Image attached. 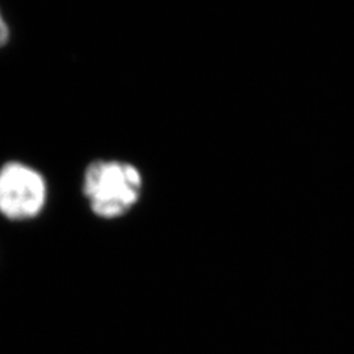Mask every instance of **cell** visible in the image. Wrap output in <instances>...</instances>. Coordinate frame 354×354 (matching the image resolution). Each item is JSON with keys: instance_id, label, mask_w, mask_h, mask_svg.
I'll use <instances>...</instances> for the list:
<instances>
[{"instance_id": "1", "label": "cell", "mask_w": 354, "mask_h": 354, "mask_svg": "<svg viewBox=\"0 0 354 354\" xmlns=\"http://www.w3.org/2000/svg\"><path fill=\"white\" fill-rule=\"evenodd\" d=\"M82 189L91 212L112 221L127 215L140 201L143 177L131 163L95 160L84 171Z\"/></svg>"}, {"instance_id": "2", "label": "cell", "mask_w": 354, "mask_h": 354, "mask_svg": "<svg viewBox=\"0 0 354 354\" xmlns=\"http://www.w3.org/2000/svg\"><path fill=\"white\" fill-rule=\"evenodd\" d=\"M48 201V185L37 169L21 162L0 168V214L10 221L26 222L42 213Z\"/></svg>"}, {"instance_id": "3", "label": "cell", "mask_w": 354, "mask_h": 354, "mask_svg": "<svg viewBox=\"0 0 354 354\" xmlns=\"http://www.w3.org/2000/svg\"><path fill=\"white\" fill-rule=\"evenodd\" d=\"M10 41V28L7 21L4 20L3 15L0 12V48L6 46Z\"/></svg>"}]
</instances>
